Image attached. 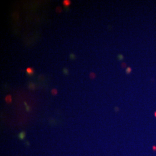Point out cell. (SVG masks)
Segmentation results:
<instances>
[{"label":"cell","instance_id":"cell-1","mask_svg":"<svg viewBox=\"0 0 156 156\" xmlns=\"http://www.w3.org/2000/svg\"><path fill=\"white\" fill-rule=\"evenodd\" d=\"M27 73H28L29 75H32L33 73V71L31 68H29L27 69Z\"/></svg>","mask_w":156,"mask_h":156},{"label":"cell","instance_id":"cell-2","mask_svg":"<svg viewBox=\"0 0 156 156\" xmlns=\"http://www.w3.org/2000/svg\"><path fill=\"white\" fill-rule=\"evenodd\" d=\"M69 4H70V1H64V5L68 6Z\"/></svg>","mask_w":156,"mask_h":156}]
</instances>
